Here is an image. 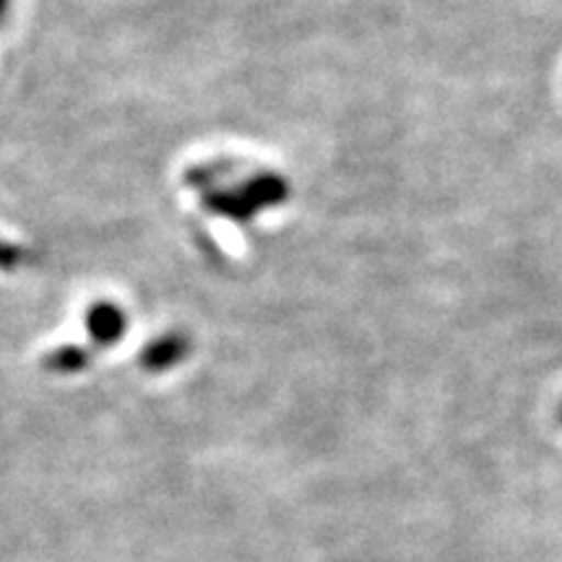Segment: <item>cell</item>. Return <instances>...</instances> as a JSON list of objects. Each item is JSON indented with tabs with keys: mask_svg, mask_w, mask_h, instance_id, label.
<instances>
[{
	"mask_svg": "<svg viewBox=\"0 0 562 562\" xmlns=\"http://www.w3.org/2000/svg\"><path fill=\"white\" fill-rule=\"evenodd\" d=\"M125 326H128V321H125V315L117 311L115 305H97L89 315L91 336L102 344H112L121 339Z\"/></svg>",
	"mask_w": 562,
	"mask_h": 562,
	"instance_id": "obj_1",
	"label": "cell"
},
{
	"mask_svg": "<svg viewBox=\"0 0 562 562\" xmlns=\"http://www.w3.org/2000/svg\"><path fill=\"white\" fill-rule=\"evenodd\" d=\"M182 357V344L180 339H161L157 347L149 349V355H146V364H149L151 370H161V368H170Z\"/></svg>",
	"mask_w": 562,
	"mask_h": 562,
	"instance_id": "obj_2",
	"label": "cell"
},
{
	"mask_svg": "<svg viewBox=\"0 0 562 562\" xmlns=\"http://www.w3.org/2000/svg\"><path fill=\"white\" fill-rule=\"evenodd\" d=\"M89 364V355L81 349H60L47 360V368L58 372H79Z\"/></svg>",
	"mask_w": 562,
	"mask_h": 562,
	"instance_id": "obj_3",
	"label": "cell"
},
{
	"mask_svg": "<svg viewBox=\"0 0 562 562\" xmlns=\"http://www.w3.org/2000/svg\"><path fill=\"white\" fill-rule=\"evenodd\" d=\"M13 263H16V250L0 243V269H9Z\"/></svg>",
	"mask_w": 562,
	"mask_h": 562,
	"instance_id": "obj_4",
	"label": "cell"
},
{
	"mask_svg": "<svg viewBox=\"0 0 562 562\" xmlns=\"http://www.w3.org/2000/svg\"><path fill=\"white\" fill-rule=\"evenodd\" d=\"M5 11H9V0H0V19L5 16Z\"/></svg>",
	"mask_w": 562,
	"mask_h": 562,
	"instance_id": "obj_5",
	"label": "cell"
},
{
	"mask_svg": "<svg viewBox=\"0 0 562 562\" xmlns=\"http://www.w3.org/2000/svg\"><path fill=\"white\" fill-rule=\"evenodd\" d=\"M558 419L562 422V404H560V409H558Z\"/></svg>",
	"mask_w": 562,
	"mask_h": 562,
	"instance_id": "obj_6",
	"label": "cell"
}]
</instances>
